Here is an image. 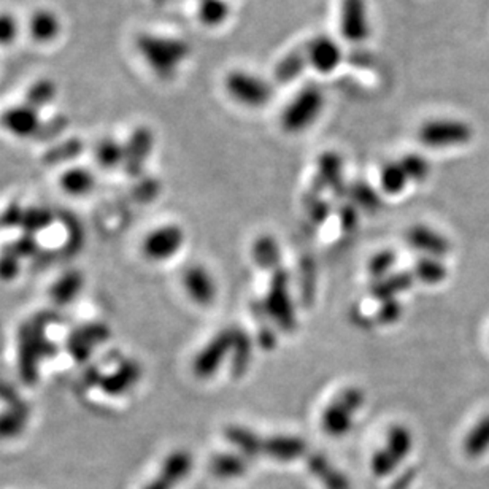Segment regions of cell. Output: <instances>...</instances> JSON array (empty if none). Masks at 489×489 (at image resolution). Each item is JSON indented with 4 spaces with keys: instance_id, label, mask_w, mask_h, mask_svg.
I'll use <instances>...</instances> for the list:
<instances>
[{
    "instance_id": "7a4b0ae2",
    "label": "cell",
    "mask_w": 489,
    "mask_h": 489,
    "mask_svg": "<svg viewBox=\"0 0 489 489\" xmlns=\"http://www.w3.org/2000/svg\"><path fill=\"white\" fill-rule=\"evenodd\" d=\"M322 107H324V95L321 89L315 85L303 87L283 110V129L291 134L305 131L318 120Z\"/></svg>"
},
{
    "instance_id": "5bb4252c",
    "label": "cell",
    "mask_w": 489,
    "mask_h": 489,
    "mask_svg": "<svg viewBox=\"0 0 489 489\" xmlns=\"http://www.w3.org/2000/svg\"><path fill=\"white\" fill-rule=\"evenodd\" d=\"M193 469V457L186 451H175L162 464L159 475L143 489H174Z\"/></svg>"
},
{
    "instance_id": "cb8c5ba5",
    "label": "cell",
    "mask_w": 489,
    "mask_h": 489,
    "mask_svg": "<svg viewBox=\"0 0 489 489\" xmlns=\"http://www.w3.org/2000/svg\"><path fill=\"white\" fill-rule=\"evenodd\" d=\"M410 285H412V276L409 274L391 275L383 278L382 282L376 283L372 288V294L376 295V299L389 301V299H394V295L401 294L403 291L409 289Z\"/></svg>"
},
{
    "instance_id": "6da1fadb",
    "label": "cell",
    "mask_w": 489,
    "mask_h": 489,
    "mask_svg": "<svg viewBox=\"0 0 489 489\" xmlns=\"http://www.w3.org/2000/svg\"><path fill=\"white\" fill-rule=\"evenodd\" d=\"M135 50L148 68L161 80H172L178 74L183 62L188 59L191 48L188 43L166 35H137Z\"/></svg>"
},
{
    "instance_id": "ba28073f",
    "label": "cell",
    "mask_w": 489,
    "mask_h": 489,
    "mask_svg": "<svg viewBox=\"0 0 489 489\" xmlns=\"http://www.w3.org/2000/svg\"><path fill=\"white\" fill-rule=\"evenodd\" d=\"M41 110L26 102L8 105L0 112V128L16 139H29L41 131Z\"/></svg>"
},
{
    "instance_id": "484cf974",
    "label": "cell",
    "mask_w": 489,
    "mask_h": 489,
    "mask_svg": "<svg viewBox=\"0 0 489 489\" xmlns=\"http://www.w3.org/2000/svg\"><path fill=\"white\" fill-rule=\"evenodd\" d=\"M229 5L226 0H201L199 20L205 26H220L228 20Z\"/></svg>"
},
{
    "instance_id": "7402d4cb",
    "label": "cell",
    "mask_w": 489,
    "mask_h": 489,
    "mask_svg": "<svg viewBox=\"0 0 489 489\" xmlns=\"http://www.w3.org/2000/svg\"><path fill=\"white\" fill-rule=\"evenodd\" d=\"M24 34V23L12 10H0V48L14 47Z\"/></svg>"
},
{
    "instance_id": "1f68e13d",
    "label": "cell",
    "mask_w": 489,
    "mask_h": 489,
    "mask_svg": "<svg viewBox=\"0 0 489 489\" xmlns=\"http://www.w3.org/2000/svg\"><path fill=\"white\" fill-rule=\"evenodd\" d=\"M401 162L405 174L409 177V180L420 181L426 180L430 177V162L426 161L420 155H407Z\"/></svg>"
},
{
    "instance_id": "4fadbf2b",
    "label": "cell",
    "mask_w": 489,
    "mask_h": 489,
    "mask_svg": "<svg viewBox=\"0 0 489 489\" xmlns=\"http://www.w3.org/2000/svg\"><path fill=\"white\" fill-rule=\"evenodd\" d=\"M185 235L177 226H164L148 235L143 243L145 255L153 261H166L181 249Z\"/></svg>"
},
{
    "instance_id": "f1b7e54d",
    "label": "cell",
    "mask_w": 489,
    "mask_h": 489,
    "mask_svg": "<svg viewBox=\"0 0 489 489\" xmlns=\"http://www.w3.org/2000/svg\"><path fill=\"white\" fill-rule=\"evenodd\" d=\"M62 186L70 195H85L93 186V175L86 168H70L62 177Z\"/></svg>"
},
{
    "instance_id": "603a6c76",
    "label": "cell",
    "mask_w": 489,
    "mask_h": 489,
    "mask_svg": "<svg viewBox=\"0 0 489 489\" xmlns=\"http://www.w3.org/2000/svg\"><path fill=\"white\" fill-rule=\"evenodd\" d=\"M249 469L247 463L234 455H220L216 456L212 463V470L218 478L222 480H232L239 476L245 475V472Z\"/></svg>"
},
{
    "instance_id": "d6a6232c",
    "label": "cell",
    "mask_w": 489,
    "mask_h": 489,
    "mask_svg": "<svg viewBox=\"0 0 489 489\" xmlns=\"http://www.w3.org/2000/svg\"><path fill=\"white\" fill-rule=\"evenodd\" d=\"M351 197L355 199L361 207L367 208V210H374L378 207V195H376V191L370 188L369 185L366 183H356L355 186L351 188Z\"/></svg>"
},
{
    "instance_id": "4dcf8cb0",
    "label": "cell",
    "mask_w": 489,
    "mask_h": 489,
    "mask_svg": "<svg viewBox=\"0 0 489 489\" xmlns=\"http://www.w3.org/2000/svg\"><path fill=\"white\" fill-rule=\"evenodd\" d=\"M232 351H234V372L235 374H243L245 369L249 367V362L251 359V342L240 329H237Z\"/></svg>"
},
{
    "instance_id": "30bf717a",
    "label": "cell",
    "mask_w": 489,
    "mask_h": 489,
    "mask_svg": "<svg viewBox=\"0 0 489 489\" xmlns=\"http://www.w3.org/2000/svg\"><path fill=\"white\" fill-rule=\"evenodd\" d=\"M237 329H226L213 337V340L202 349L195 361V376L202 378L215 376L229 351L234 349Z\"/></svg>"
},
{
    "instance_id": "5b68a950",
    "label": "cell",
    "mask_w": 489,
    "mask_h": 489,
    "mask_svg": "<svg viewBox=\"0 0 489 489\" xmlns=\"http://www.w3.org/2000/svg\"><path fill=\"white\" fill-rule=\"evenodd\" d=\"M229 95L247 107L259 108L274 97L270 83L247 72H232L226 78Z\"/></svg>"
},
{
    "instance_id": "7c38bea8",
    "label": "cell",
    "mask_w": 489,
    "mask_h": 489,
    "mask_svg": "<svg viewBox=\"0 0 489 489\" xmlns=\"http://www.w3.org/2000/svg\"><path fill=\"white\" fill-rule=\"evenodd\" d=\"M309 66L320 74H331L342 62V48L328 35H320L305 48Z\"/></svg>"
},
{
    "instance_id": "ffe728a7",
    "label": "cell",
    "mask_w": 489,
    "mask_h": 489,
    "mask_svg": "<svg viewBox=\"0 0 489 489\" xmlns=\"http://www.w3.org/2000/svg\"><path fill=\"white\" fill-rule=\"evenodd\" d=\"M489 451V413L472 426L464 439V453L469 457H480Z\"/></svg>"
},
{
    "instance_id": "8992f818",
    "label": "cell",
    "mask_w": 489,
    "mask_h": 489,
    "mask_svg": "<svg viewBox=\"0 0 489 489\" xmlns=\"http://www.w3.org/2000/svg\"><path fill=\"white\" fill-rule=\"evenodd\" d=\"M413 439L403 426H394L388 432L385 448L376 451L372 459V470L376 476H386L409 456Z\"/></svg>"
},
{
    "instance_id": "ac0fdd59",
    "label": "cell",
    "mask_w": 489,
    "mask_h": 489,
    "mask_svg": "<svg viewBox=\"0 0 489 489\" xmlns=\"http://www.w3.org/2000/svg\"><path fill=\"white\" fill-rule=\"evenodd\" d=\"M58 95H59V87L56 81L51 78H41V80L32 81L27 86L23 102H26L41 112L43 108L53 105L58 99Z\"/></svg>"
},
{
    "instance_id": "d6986e66",
    "label": "cell",
    "mask_w": 489,
    "mask_h": 489,
    "mask_svg": "<svg viewBox=\"0 0 489 489\" xmlns=\"http://www.w3.org/2000/svg\"><path fill=\"white\" fill-rule=\"evenodd\" d=\"M343 177V162L335 153H324L318 161L316 181L321 188H340Z\"/></svg>"
},
{
    "instance_id": "e575fe53",
    "label": "cell",
    "mask_w": 489,
    "mask_h": 489,
    "mask_svg": "<svg viewBox=\"0 0 489 489\" xmlns=\"http://www.w3.org/2000/svg\"><path fill=\"white\" fill-rule=\"evenodd\" d=\"M401 313H403L401 303L395 299H389V301L383 302L382 307L378 310V320L383 324H389V322L397 321Z\"/></svg>"
},
{
    "instance_id": "d4e9b609",
    "label": "cell",
    "mask_w": 489,
    "mask_h": 489,
    "mask_svg": "<svg viewBox=\"0 0 489 489\" xmlns=\"http://www.w3.org/2000/svg\"><path fill=\"white\" fill-rule=\"evenodd\" d=\"M380 183L388 195H399L407 186L409 177L405 174L401 162H389L383 168Z\"/></svg>"
},
{
    "instance_id": "9c48e42d",
    "label": "cell",
    "mask_w": 489,
    "mask_h": 489,
    "mask_svg": "<svg viewBox=\"0 0 489 489\" xmlns=\"http://www.w3.org/2000/svg\"><path fill=\"white\" fill-rule=\"evenodd\" d=\"M266 307L270 316H274L276 324H280L286 331L294 329V310L289 299L288 276L282 270H276L274 274Z\"/></svg>"
},
{
    "instance_id": "836d02e7",
    "label": "cell",
    "mask_w": 489,
    "mask_h": 489,
    "mask_svg": "<svg viewBox=\"0 0 489 489\" xmlns=\"http://www.w3.org/2000/svg\"><path fill=\"white\" fill-rule=\"evenodd\" d=\"M394 262L395 256L393 251H382L376 258H372L369 264L370 274L376 275V278H385L394 266Z\"/></svg>"
},
{
    "instance_id": "e0dca14e",
    "label": "cell",
    "mask_w": 489,
    "mask_h": 489,
    "mask_svg": "<svg viewBox=\"0 0 489 489\" xmlns=\"http://www.w3.org/2000/svg\"><path fill=\"white\" fill-rule=\"evenodd\" d=\"M126 149V156L124 159L128 162V168L131 174H139L140 172L141 166L145 164L148 159V156L153 149V134L149 129H137L134 135L131 137L128 147H124Z\"/></svg>"
},
{
    "instance_id": "9a60e30c",
    "label": "cell",
    "mask_w": 489,
    "mask_h": 489,
    "mask_svg": "<svg viewBox=\"0 0 489 489\" xmlns=\"http://www.w3.org/2000/svg\"><path fill=\"white\" fill-rule=\"evenodd\" d=\"M185 288L191 295V299L201 305H210L212 302L215 301V280H213L212 274L201 266H195V267L186 270Z\"/></svg>"
},
{
    "instance_id": "83f0119b",
    "label": "cell",
    "mask_w": 489,
    "mask_h": 489,
    "mask_svg": "<svg viewBox=\"0 0 489 489\" xmlns=\"http://www.w3.org/2000/svg\"><path fill=\"white\" fill-rule=\"evenodd\" d=\"M253 255L262 268H275L280 262V249L272 237H261L256 241Z\"/></svg>"
},
{
    "instance_id": "277c9868",
    "label": "cell",
    "mask_w": 489,
    "mask_h": 489,
    "mask_svg": "<svg viewBox=\"0 0 489 489\" xmlns=\"http://www.w3.org/2000/svg\"><path fill=\"white\" fill-rule=\"evenodd\" d=\"M362 403H364L362 391L356 388L343 391L342 394L339 395L324 412L322 428L329 436H345L351 430L353 418H355L356 412L361 409Z\"/></svg>"
},
{
    "instance_id": "2e32d148",
    "label": "cell",
    "mask_w": 489,
    "mask_h": 489,
    "mask_svg": "<svg viewBox=\"0 0 489 489\" xmlns=\"http://www.w3.org/2000/svg\"><path fill=\"white\" fill-rule=\"evenodd\" d=\"M409 241L413 249H420L430 258H443L449 251V241L440 232L428 226H415L410 231Z\"/></svg>"
},
{
    "instance_id": "d590c367",
    "label": "cell",
    "mask_w": 489,
    "mask_h": 489,
    "mask_svg": "<svg viewBox=\"0 0 489 489\" xmlns=\"http://www.w3.org/2000/svg\"><path fill=\"white\" fill-rule=\"evenodd\" d=\"M328 213L329 207L326 205V202H318L316 205H312V210H310V215L316 222H324Z\"/></svg>"
},
{
    "instance_id": "8fae6325",
    "label": "cell",
    "mask_w": 489,
    "mask_h": 489,
    "mask_svg": "<svg viewBox=\"0 0 489 489\" xmlns=\"http://www.w3.org/2000/svg\"><path fill=\"white\" fill-rule=\"evenodd\" d=\"M340 32L345 41L362 43L370 35L369 14L366 0H342Z\"/></svg>"
},
{
    "instance_id": "52a82bcc",
    "label": "cell",
    "mask_w": 489,
    "mask_h": 489,
    "mask_svg": "<svg viewBox=\"0 0 489 489\" xmlns=\"http://www.w3.org/2000/svg\"><path fill=\"white\" fill-rule=\"evenodd\" d=\"M24 34L34 41L35 45H53L64 34V20L54 8H35L24 21Z\"/></svg>"
},
{
    "instance_id": "4316f807",
    "label": "cell",
    "mask_w": 489,
    "mask_h": 489,
    "mask_svg": "<svg viewBox=\"0 0 489 489\" xmlns=\"http://www.w3.org/2000/svg\"><path fill=\"white\" fill-rule=\"evenodd\" d=\"M415 275L422 282L430 283V285H437V283L443 282L447 278L448 270H447L445 264L439 258L426 256V258H422L421 261L416 264Z\"/></svg>"
},
{
    "instance_id": "f546056e",
    "label": "cell",
    "mask_w": 489,
    "mask_h": 489,
    "mask_svg": "<svg viewBox=\"0 0 489 489\" xmlns=\"http://www.w3.org/2000/svg\"><path fill=\"white\" fill-rule=\"evenodd\" d=\"M124 156H126V149L120 141L113 139H105L97 147V161L101 162L104 168H114L116 164L124 161Z\"/></svg>"
},
{
    "instance_id": "8d00e7d4",
    "label": "cell",
    "mask_w": 489,
    "mask_h": 489,
    "mask_svg": "<svg viewBox=\"0 0 489 489\" xmlns=\"http://www.w3.org/2000/svg\"><path fill=\"white\" fill-rule=\"evenodd\" d=\"M153 2H155L156 5H159V7H161V5H164V4H168V0H153Z\"/></svg>"
},
{
    "instance_id": "44dd1931",
    "label": "cell",
    "mask_w": 489,
    "mask_h": 489,
    "mask_svg": "<svg viewBox=\"0 0 489 489\" xmlns=\"http://www.w3.org/2000/svg\"><path fill=\"white\" fill-rule=\"evenodd\" d=\"M307 66H309V59H307L305 51H293V53L286 54L276 66L275 80L278 81L280 85H289L303 74Z\"/></svg>"
},
{
    "instance_id": "3957f363",
    "label": "cell",
    "mask_w": 489,
    "mask_h": 489,
    "mask_svg": "<svg viewBox=\"0 0 489 489\" xmlns=\"http://www.w3.org/2000/svg\"><path fill=\"white\" fill-rule=\"evenodd\" d=\"M418 137L426 147L445 149L469 143L474 137V131L466 121L432 120L422 124Z\"/></svg>"
}]
</instances>
